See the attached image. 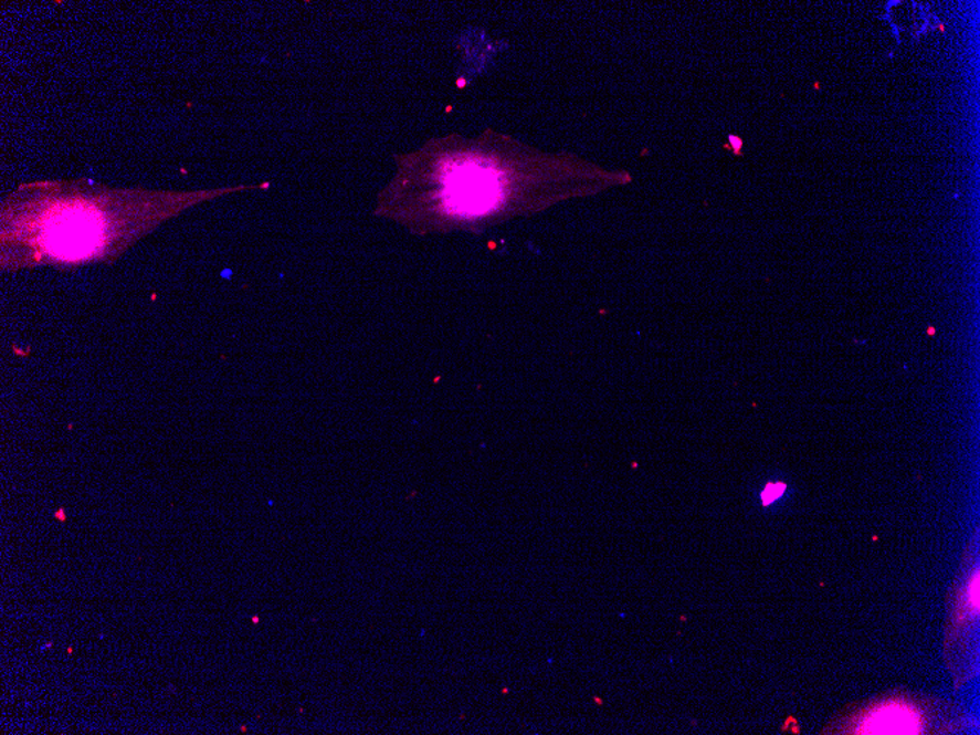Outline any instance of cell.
<instances>
[{
  "label": "cell",
  "instance_id": "5",
  "mask_svg": "<svg viewBox=\"0 0 980 735\" xmlns=\"http://www.w3.org/2000/svg\"><path fill=\"white\" fill-rule=\"evenodd\" d=\"M969 603L970 607L974 608V611L979 609V573L974 574L972 582H970L969 587Z\"/></svg>",
  "mask_w": 980,
  "mask_h": 735
},
{
  "label": "cell",
  "instance_id": "4",
  "mask_svg": "<svg viewBox=\"0 0 980 735\" xmlns=\"http://www.w3.org/2000/svg\"><path fill=\"white\" fill-rule=\"evenodd\" d=\"M786 491V483H769V485L765 487V491L762 492L763 505H771L772 502H776L778 500V497L784 495Z\"/></svg>",
  "mask_w": 980,
  "mask_h": 735
},
{
  "label": "cell",
  "instance_id": "1",
  "mask_svg": "<svg viewBox=\"0 0 980 735\" xmlns=\"http://www.w3.org/2000/svg\"><path fill=\"white\" fill-rule=\"evenodd\" d=\"M512 138L486 133L426 143L396 156L397 172L379 192L375 217L415 235L472 230L539 210L559 181V165Z\"/></svg>",
  "mask_w": 980,
  "mask_h": 735
},
{
  "label": "cell",
  "instance_id": "3",
  "mask_svg": "<svg viewBox=\"0 0 980 735\" xmlns=\"http://www.w3.org/2000/svg\"><path fill=\"white\" fill-rule=\"evenodd\" d=\"M920 728V716L915 707L888 703L866 716L858 734H919Z\"/></svg>",
  "mask_w": 980,
  "mask_h": 735
},
{
  "label": "cell",
  "instance_id": "2",
  "mask_svg": "<svg viewBox=\"0 0 980 735\" xmlns=\"http://www.w3.org/2000/svg\"><path fill=\"white\" fill-rule=\"evenodd\" d=\"M268 187L147 191L114 190L88 179L24 183L2 201L0 264L15 272L114 263L143 237L201 201Z\"/></svg>",
  "mask_w": 980,
  "mask_h": 735
}]
</instances>
